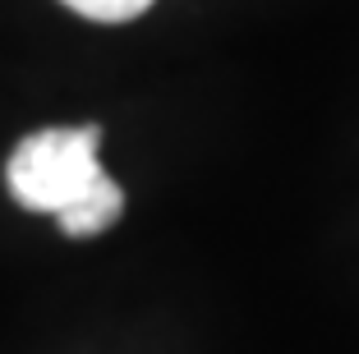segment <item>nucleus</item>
Masks as SVG:
<instances>
[{"label": "nucleus", "mask_w": 359, "mask_h": 354, "mask_svg": "<svg viewBox=\"0 0 359 354\" xmlns=\"http://www.w3.org/2000/svg\"><path fill=\"white\" fill-rule=\"evenodd\" d=\"M5 179H10V193L19 198V207L60 217L74 198H83L97 179H106L102 161H97V129L79 125V129L28 134L14 147Z\"/></svg>", "instance_id": "1"}, {"label": "nucleus", "mask_w": 359, "mask_h": 354, "mask_svg": "<svg viewBox=\"0 0 359 354\" xmlns=\"http://www.w3.org/2000/svg\"><path fill=\"white\" fill-rule=\"evenodd\" d=\"M120 212H125V193H120L116 179L106 175V179H97V184L88 189L83 198L69 203V207L55 217V226H60L65 235H74V240H88V235H102V230L116 226Z\"/></svg>", "instance_id": "2"}, {"label": "nucleus", "mask_w": 359, "mask_h": 354, "mask_svg": "<svg viewBox=\"0 0 359 354\" xmlns=\"http://www.w3.org/2000/svg\"><path fill=\"white\" fill-rule=\"evenodd\" d=\"M65 5L93 23H129L143 10H152V0H65Z\"/></svg>", "instance_id": "3"}]
</instances>
